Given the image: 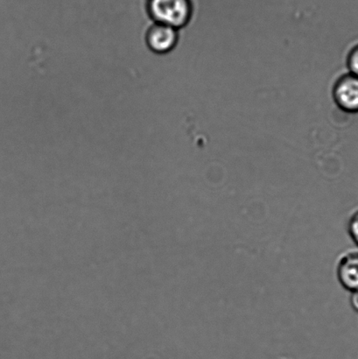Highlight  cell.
<instances>
[{
	"instance_id": "52a82bcc",
	"label": "cell",
	"mask_w": 358,
	"mask_h": 359,
	"mask_svg": "<svg viewBox=\"0 0 358 359\" xmlns=\"http://www.w3.org/2000/svg\"><path fill=\"white\" fill-rule=\"evenodd\" d=\"M350 302L354 311L358 313V290L352 292Z\"/></svg>"
},
{
	"instance_id": "277c9868",
	"label": "cell",
	"mask_w": 358,
	"mask_h": 359,
	"mask_svg": "<svg viewBox=\"0 0 358 359\" xmlns=\"http://www.w3.org/2000/svg\"><path fill=\"white\" fill-rule=\"evenodd\" d=\"M336 276L342 287L350 293L358 290V250H350L340 256Z\"/></svg>"
},
{
	"instance_id": "5b68a950",
	"label": "cell",
	"mask_w": 358,
	"mask_h": 359,
	"mask_svg": "<svg viewBox=\"0 0 358 359\" xmlns=\"http://www.w3.org/2000/svg\"><path fill=\"white\" fill-rule=\"evenodd\" d=\"M348 232L353 242L358 246V208L350 215L348 221Z\"/></svg>"
},
{
	"instance_id": "6da1fadb",
	"label": "cell",
	"mask_w": 358,
	"mask_h": 359,
	"mask_svg": "<svg viewBox=\"0 0 358 359\" xmlns=\"http://www.w3.org/2000/svg\"><path fill=\"white\" fill-rule=\"evenodd\" d=\"M147 12L156 23L178 29L191 20V0H147Z\"/></svg>"
},
{
	"instance_id": "3957f363",
	"label": "cell",
	"mask_w": 358,
	"mask_h": 359,
	"mask_svg": "<svg viewBox=\"0 0 358 359\" xmlns=\"http://www.w3.org/2000/svg\"><path fill=\"white\" fill-rule=\"evenodd\" d=\"M146 40L151 50L157 54H166L177 46V29L167 25L154 23L147 30Z\"/></svg>"
},
{
	"instance_id": "8992f818",
	"label": "cell",
	"mask_w": 358,
	"mask_h": 359,
	"mask_svg": "<svg viewBox=\"0 0 358 359\" xmlns=\"http://www.w3.org/2000/svg\"><path fill=\"white\" fill-rule=\"evenodd\" d=\"M347 65L350 74L358 77V45L350 50Z\"/></svg>"
},
{
	"instance_id": "7a4b0ae2",
	"label": "cell",
	"mask_w": 358,
	"mask_h": 359,
	"mask_svg": "<svg viewBox=\"0 0 358 359\" xmlns=\"http://www.w3.org/2000/svg\"><path fill=\"white\" fill-rule=\"evenodd\" d=\"M333 96L342 110L358 112V77L352 74L342 76L336 83Z\"/></svg>"
}]
</instances>
